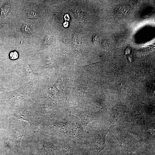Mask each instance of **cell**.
Instances as JSON below:
<instances>
[{
    "instance_id": "4",
    "label": "cell",
    "mask_w": 155,
    "mask_h": 155,
    "mask_svg": "<svg viewBox=\"0 0 155 155\" xmlns=\"http://www.w3.org/2000/svg\"><path fill=\"white\" fill-rule=\"evenodd\" d=\"M129 6L124 5L120 6L118 8L117 14L120 16L125 15L129 13Z\"/></svg>"
},
{
    "instance_id": "3",
    "label": "cell",
    "mask_w": 155,
    "mask_h": 155,
    "mask_svg": "<svg viewBox=\"0 0 155 155\" xmlns=\"http://www.w3.org/2000/svg\"><path fill=\"white\" fill-rule=\"evenodd\" d=\"M24 69V72L28 76L33 79L36 78V74L33 71L29 64L27 59L25 62Z\"/></svg>"
},
{
    "instance_id": "7",
    "label": "cell",
    "mask_w": 155,
    "mask_h": 155,
    "mask_svg": "<svg viewBox=\"0 0 155 155\" xmlns=\"http://www.w3.org/2000/svg\"><path fill=\"white\" fill-rule=\"evenodd\" d=\"M10 59L12 60H15L18 57L19 55L18 53L15 51L11 52L9 54Z\"/></svg>"
},
{
    "instance_id": "8",
    "label": "cell",
    "mask_w": 155,
    "mask_h": 155,
    "mask_svg": "<svg viewBox=\"0 0 155 155\" xmlns=\"http://www.w3.org/2000/svg\"><path fill=\"white\" fill-rule=\"evenodd\" d=\"M63 150L64 153L66 154H70L71 153L70 149L67 146H64L63 148Z\"/></svg>"
},
{
    "instance_id": "1",
    "label": "cell",
    "mask_w": 155,
    "mask_h": 155,
    "mask_svg": "<svg viewBox=\"0 0 155 155\" xmlns=\"http://www.w3.org/2000/svg\"><path fill=\"white\" fill-rule=\"evenodd\" d=\"M24 136L26 137L24 133L21 130L15 129L9 132L8 138L10 141L14 142L18 147L22 149L20 147V143L22 138Z\"/></svg>"
},
{
    "instance_id": "10",
    "label": "cell",
    "mask_w": 155,
    "mask_h": 155,
    "mask_svg": "<svg viewBox=\"0 0 155 155\" xmlns=\"http://www.w3.org/2000/svg\"><path fill=\"white\" fill-rule=\"evenodd\" d=\"M5 90V88L0 87V93L3 92H4Z\"/></svg>"
},
{
    "instance_id": "2",
    "label": "cell",
    "mask_w": 155,
    "mask_h": 155,
    "mask_svg": "<svg viewBox=\"0 0 155 155\" xmlns=\"http://www.w3.org/2000/svg\"><path fill=\"white\" fill-rule=\"evenodd\" d=\"M13 115L18 119L27 121L31 125L32 124L31 117L27 112L20 110L17 111Z\"/></svg>"
},
{
    "instance_id": "5",
    "label": "cell",
    "mask_w": 155,
    "mask_h": 155,
    "mask_svg": "<svg viewBox=\"0 0 155 155\" xmlns=\"http://www.w3.org/2000/svg\"><path fill=\"white\" fill-rule=\"evenodd\" d=\"M22 31L24 33L30 35L34 36L35 35V33L32 29L26 24H23L21 27Z\"/></svg>"
},
{
    "instance_id": "6",
    "label": "cell",
    "mask_w": 155,
    "mask_h": 155,
    "mask_svg": "<svg viewBox=\"0 0 155 155\" xmlns=\"http://www.w3.org/2000/svg\"><path fill=\"white\" fill-rule=\"evenodd\" d=\"M26 15L27 17L29 19H36L38 18V15L36 12L32 10L29 11Z\"/></svg>"
},
{
    "instance_id": "9",
    "label": "cell",
    "mask_w": 155,
    "mask_h": 155,
    "mask_svg": "<svg viewBox=\"0 0 155 155\" xmlns=\"http://www.w3.org/2000/svg\"><path fill=\"white\" fill-rule=\"evenodd\" d=\"M99 38L96 35L93 38V41L94 43L98 44L99 42Z\"/></svg>"
}]
</instances>
